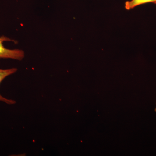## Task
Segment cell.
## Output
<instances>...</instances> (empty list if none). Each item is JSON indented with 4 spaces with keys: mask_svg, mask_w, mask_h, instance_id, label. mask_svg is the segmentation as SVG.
Masks as SVG:
<instances>
[{
    "mask_svg": "<svg viewBox=\"0 0 156 156\" xmlns=\"http://www.w3.org/2000/svg\"><path fill=\"white\" fill-rule=\"evenodd\" d=\"M5 41H16L7 37L5 36L0 37V58H11L15 60H21L24 57V52L19 49L10 50L5 48L3 44Z\"/></svg>",
    "mask_w": 156,
    "mask_h": 156,
    "instance_id": "6da1fadb",
    "label": "cell"
},
{
    "mask_svg": "<svg viewBox=\"0 0 156 156\" xmlns=\"http://www.w3.org/2000/svg\"><path fill=\"white\" fill-rule=\"evenodd\" d=\"M17 70V69L15 68L9 69H0V84L5 78L13 74L14 73H16ZM0 101H2V102L9 105H13L16 103V101H15L12 100V99H8V98L3 97L1 94H0Z\"/></svg>",
    "mask_w": 156,
    "mask_h": 156,
    "instance_id": "7a4b0ae2",
    "label": "cell"
},
{
    "mask_svg": "<svg viewBox=\"0 0 156 156\" xmlns=\"http://www.w3.org/2000/svg\"><path fill=\"white\" fill-rule=\"evenodd\" d=\"M149 3L156 4V1L155 0H131L126 2L125 8L127 10H130L140 5Z\"/></svg>",
    "mask_w": 156,
    "mask_h": 156,
    "instance_id": "3957f363",
    "label": "cell"
},
{
    "mask_svg": "<svg viewBox=\"0 0 156 156\" xmlns=\"http://www.w3.org/2000/svg\"><path fill=\"white\" fill-rule=\"evenodd\" d=\"M155 1H156V0H155Z\"/></svg>",
    "mask_w": 156,
    "mask_h": 156,
    "instance_id": "5b68a950",
    "label": "cell"
},
{
    "mask_svg": "<svg viewBox=\"0 0 156 156\" xmlns=\"http://www.w3.org/2000/svg\"><path fill=\"white\" fill-rule=\"evenodd\" d=\"M155 111L156 112V105L155 108Z\"/></svg>",
    "mask_w": 156,
    "mask_h": 156,
    "instance_id": "277c9868",
    "label": "cell"
}]
</instances>
